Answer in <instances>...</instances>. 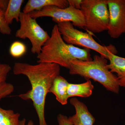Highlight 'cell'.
Instances as JSON below:
<instances>
[{"mask_svg":"<svg viewBox=\"0 0 125 125\" xmlns=\"http://www.w3.org/2000/svg\"><path fill=\"white\" fill-rule=\"evenodd\" d=\"M15 75H23L28 79L31 89L19 97L24 100H31L38 116L39 125H48L45 118L46 97L53 81L60 75V66L54 63L40 62L32 65L16 62L13 67Z\"/></svg>","mask_w":125,"mask_h":125,"instance_id":"6da1fadb","label":"cell"},{"mask_svg":"<svg viewBox=\"0 0 125 125\" xmlns=\"http://www.w3.org/2000/svg\"><path fill=\"white\" fill-rule=\"evenodd\" d=\"M90 51L65 42L56 24L52 28L50 38L43 46L37 58L38 63H54L69 69L72 61L92 60Z\"/></svg>","mask_w":125,"mask_h":125,"instance_id":"7a4b0ae2","label":"cell"},{"mask_svg":"<svg viewBox=\"0 0 125 125\" xmlns=\"http://www.w3.org/2000/svg\"><path fill=\"white\" fill-rule=\"evenodd\" d=\"M107 60L101 55H95L91 61H72L69 73L79 75L87 80L91 79L100 83L108 91L118 94L120 87L115 75L108 69Z\"/></svg>","mask_w":125,"mask_h":125,"instance_id":"3957f363","label":"cell"},{"mask_svg":"<svg viewBox=\"0 0 125 125\" xmlns=\"http://www.w3.org/2000/svg\"><path fill=\"white\" fill-rule=\"evenodd\" d=\"M56 24L62 38L67 44L93 50L107 60L110 52L115 54L117 52L116 48L113 45H101L94 39L92 33L84 32L75 28L70 22H64Z\"/></svg>","mask_w":125,"mask_h":125,"instance_id":"277c9868","label":"cell"},{"mask_svg":"<svg viewBox=\"0 0 125 125\" xmlns=\"http://www.w3.org/2000/svg\"><path fill=\"white\" fill-rule=\"evenodd\" d=\"M80 10L87 31L93 33L107 31L109 22L107 0H82Z\"/></svg>","mask_w":125,"mask_h":125,"instance_id":"5b68a950","label":"cell"},{"mask_svg":"<svg viewBox=\"0 0 125 125\" xmlns=\"http://www.w3.org/2000/svg\"><path fill=\"white\" fill-rule=\"evenodd\" d=\"M19 22L20 27L16 32L15 37L21 39H28L32 45L31 52L38 55L50 36L38 24L36 19L31 17L29 14L21 12Z\"/></svg>","mask_w":125,"mask_h":125,"instance_id":"8992f818","label":"cell"},{"mask_svg":"<svg viewBox=\"0 0 125 125\" xmlns=\"http://www.w3.org/2000/svg\"><path fill=\"white\" fill-rule=\"evenodd\" d=\"M29 15L36 19L42 17H51L52 21L57 24L69 22L74 26L80 28L84 29L85 26L84 18L80 10L70 6L64 9L55 6H48L39 11H32Z\"/></svg>","mask_w":125,"mask_h":125,"instance_id":"52a82bcc","label":"cell"},{"mask_svg":"<svg viewBox=\"0 0 125 125\" xmlns=\"http://www.w3.org/2000/svg\"><path fill=\"white\" fill-rule=\"evenodd\" d=\"M109 13L107 32L111 38L125 33V0H107Z\"/></svg>","mask_w":125,"mask_h":125,"instance_id":"ba28073f","label":"cell"},{"mask_svg":"<svg viewBox=\"0 0 125 125\" xmlns=\"http://www.w3.org/2000/svg\"><path fill=\"white\" fill-rule=\"evenodd\" d=\"M70 103L75 110V114L68 117L73 125H94L95 119L89 111L86 105L75 97L72 98Z\"/></svg>","mask_w":125,"mask_h":125,"instance_id":"9c48e42d","label":"cell"},{"mask_svg":"<svg viewBox=\"0 0 125 125\" xmlns=\"http://www.w3.org/2000/svg\"><path fill=\"white\" fill-rule=\"evenodd\" d=\"M108 60L109 61L108 69L116 74L119 86L125 88V58L110 52Z\"/></svg>","mask_w":125,"mask_h":125,"instance_id":"30bf717a","label":"cell"},{"mask_svg":"<svg viewBox=\"0 0 125 125\" xmlns=\"http://www.w3.org/2000/svg\"><path fill=\"white\" fill-rule=\"evenodd\" d=\"M55 6L64 9L69 6L67 0H29L26 3L22 12L29 14L33 11H39L45 7Z\"/></svg>","mask_w":125,"mask_h":125,"instance_id":"8fae6325","label":"cell"},{"mask_svg":"<svg viewBox=\"0 0 125 125\" xmlns=\"http://www.w3.org/2000/svg\"><path fill=\"white\" fill-rule=\"evenodd\" d=\"M69 82L64 77L58 75L55 78L52 84L49 93L55 96L56 99L61 105H66L69 98L67 94Z\"/></svg>","mask_w":125,"mask_h":125,"instance_id":"7c38bea8","label":"cell"},{"mask_svg":"<svg viewBox=\"0 0 125 125\" xmlns=\"http://www.w3.org/2000/svg\"><path fill=\"white\" fill-rule=\"evenodd\" d=\"M94 89V86L90 80L80 84L69 83L67 89V94L69 98L89 97L92 95Z\"/></svg>","mask_w":125,"mask_h":125,"instance_id":"4fadbf2b","label":"cell"},{"mask_svg":"<svg viewBox=\"0 0 125 125\" xmlns=\"http://www.w3.org/2000/svg\"><path fill=\"white\" fill-rule=\"evenodd\" d=\"M23 0H10L5 12L4 19L7 24H11L14 20L16 22L19 21L21 6Z\"/></svg>","mask_w":125,"mask_h":125,"instance_id":"5bb4252c","label":"cell"},{"mask_svg":"<svg viewBox=\"0 0 125 125\" xmlns=\"http://www.w3.org/2000/svg\"><path fill=\"white\" fill-rule=\"evenodd\" d=\"M20 113L11 109H5L0 107V125H19Z\"/></svg>","mask_w":125,"mask_h":125,"instance_id":"9a60e30c","label":"cell"},{"mask_svg":"<svg viewBox=\"0 0 125 125\" xmlns=\"http://www.w3.org/2000/svg\"><path fill=\"white\" fill-rule=\"evenodd\" d=\"M26 51V46L24 43L19 41L14 42L10 47V54L15 58H19L22 56L25 53Z\"/></svg>","mask_w":125,"mask_h":125,"instance_id":"2e32d148","label":"cell"},{"mask_svg":"<svg viewBox=\"0 0 125 125\" xmlns=\"http://www.w3.org/2000/svg\"><path fill=\"white\" fill-rule=\"evenodd\" d=\"M14 85L6 82L0 84V101L11 94L14 92Z\"/></svg>","mask_w":125,"mask_h":125,"instance_id":"e0dca14e","label":"cell"},{"mask_svg":"<svg viewBox=\"0 0 125 125\" xmlns=\"http://www.w3.org/2000/svg\"><path fill=\"white\" fill-rule=\"evenodd\" d=\"M11 70L10 65L0 62V84L6 82L8 74Z\"/></svg>","mask_w":125,"mask_h":125,"instance_id":"ac0fdd59","label":"cell"},{"mask_svg":"<svg viewBox=\"0 0 125 125\" xmlns=\"http://www.w3.org/2000/svg\"><path fill=\"white\" fill-rule=\"evenodd\" d=\"M58 125H73L68 119V117L63 114H60L57 117Z\"/></svg>","mask_w":125,"mask_h":125,"instance_id":"d6986e66","label":"cell"},{"mask_svg":"<svg viewBox=\"0 0 125 125\" xmlns=\"http://www.w3.org/2000/svg\"><path fill=\"white\" fill-rule=\"evenodd\" d=\"M9 0H0V19H4V16L8 5Z\"/></svg>","mask_w":125,"mask_h":125,"instance_id":"ffe728a7","label":"cell"},{"mask_svg":"<svg viewBox=\"0 0 125 125\" xmlns=\"http://www.w3.org/2000/svg\"><path fill=\"white\" fill-rule=\"evenodd\" d=\"M69 6L76 9L80 10L82 0H67Z\"/></svg>","mask_w":125,"mask_h":125,"instance_id":"44dd1931","label":"cell"},{"mask_svg":"<svg viewBox=\"0 0 125 125\" xmlns=\"http://www.w3.org/2000/svg\"><path fill=\"white\" fill-rule=\"evenodd\" d=\"M19 125H34V124L32 121L30 120L29 121L27 124H26V119L24 118L20 122Z\"/></svg>","mask_w":125,"mask_h":125,"instance_id":"7402d4cb","label":"cell"},{"mask_svg":"<svg viewBox=\"0 0 125 125\" xmlns=\"http://www.w3.org/2000/svg\"></svg>","mask_w":125,"mask_h":125,"instance_id":"603a6c76","label":"cell"}]
</instances>
